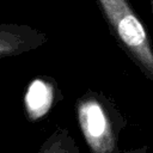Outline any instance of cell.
<instances>
[{
  "label": "cell",
  "instance_id": "3",
  "mask_svg": "<svg viewBox=\"0 0 153 153\" xmlns=\"http://www.w3.org/2000/svg\"><path fill=\"white\" fill-rule=\"evenodd\" d=\"M62 98L63 94L53 76L41 75L32 79L23 98L26 120L32 123L42 121Z\"/></svg>",
  "mask_w": 153,
  "mask_h": 153
},
{
  "label": "cell",
  "instance_id": "6",
  "mask_svg": "<svg viewBox=\"0 0 153 153\" xmlns=\"http://www.w3.org/2000/svg\"><path fill=\"white\" fill-rule=\"evenodd\" d=\"M122 153H148V147L142 146V147H136V148H131V149H126Z\"/></svg>",
  "mask_w": 153,
  "mask_h": 153
},
{
  "label": "cell",
  "instance_id": "5",
  "mask_svg": "<svg viewBox=\"0 0 153 153\" xmlns=\"http://www.w3.org/2000/svg\"><path fill=\"white\" fill-rule=\"evenodd\" d=\"M37 153H80V149L69 130L57 126L42 142Z\"/></svg>",
  "mask_w": 153,
  "mask_h": 153
},
{
  "label": "cell",
  "instance_id": "1",
  "mask_svg": "<svg viewBox=\"0 0 153 153\" xmlns=\"http://www.w3.org/2000/svg\"><path fill=\"white\" fill-rule=\"evenodd\" d=\"M76 122L91 153H122L120 134L127 120L105 94L87 90L74 103Z\"/></svg>",
  "mask_w": 153,
  "mask_h": 153
},
{
  "label": "cell",
  "instance_id": "2",
  "mask_svg": "<svg viewBox=\"0 0 153 153\" xmlns=\"http://www.w3.org/2000/svg\"><path fill=\"white\" fill-rule=\"evenodd\" d=\"M117 45L153 82V47L142 20L129 0H94Z\"/></svg>",
  "mask_w": 153,
  "mask_h": 153
},
{
  "label": "cell",
  "instance_id": "4",
  "mask_svg": "<svg viewBox=\"0 0 153 153\" xmlns=\"http://www.w3.org/2000/svg\"><path fill=\"white\" fill-rule=\"evenodd\" d=\"M48 42V36L29 24L0 23V59L33 51Z\"/></svg>",
  "mask_w": 153,
  "mask_h": 153
}]
</instances>
